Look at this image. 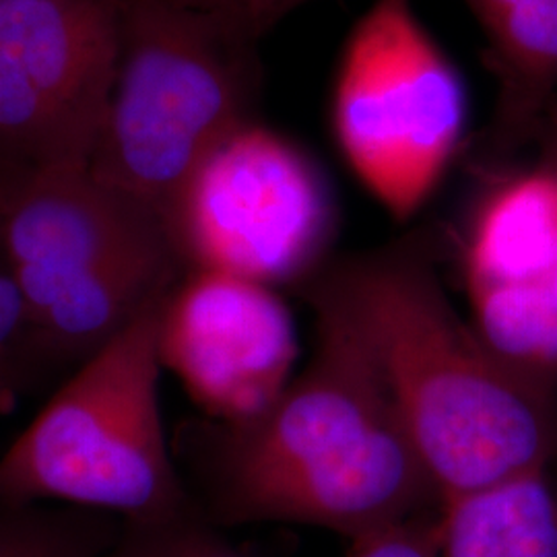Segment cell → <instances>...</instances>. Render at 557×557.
Returning <instances> with one entry per match:
<instances>
[{
    "instance_id": "obj_1",
    "label": "cell",
    "mask_w": 557,
    "mask_h": 557,
    "mask_svg": "<svg viewBox=\"0 0 557 557\" xmlns=\"http://www.w3.org/2000/svg\"><path fill=\"white\" fill-rule=\"evenodd\" d=\"M428 236L338 262L312 296L372 359L442 504L547 469L549 388L499 359L440 285Z\"/></svg>"
},
{
    "instance_id": "obj_2",
    "label": "cell",
    "mask_w": 557,
    "mask_h": 557,
    "mask_svg": "<svg viewBox=\"0 0 557 557\" xmlns=\"http://www.w3.org/2000/svg\"><path fill=\"white\" fill-rule=\"evenodd\" d=\"M319 308V347L277 403L200 432L209 522H298L363 537L442 506L372 359Z\"/></svg>"
},
{
    "instance_id": "obj_3",
    "label": "cell",
    "mask_w": 557,
    "mask_h": 557,
    "mask_svg": "<svg viewBox=\"0 0 557 557\" xmlns=\"http://www.w3.org/2000/svg\"><path fill=\"white\" fill-rule=\"evenodd\" d=\"M0 238L34 368H79L186 273L160 213L89 168L13 163Z\"/></svg>"
},
{
    "instance_id": "obj_4",
    "label": "cell",
    "mask_w": 557,
    "mask_h": 557,
    "mask_svg": "<svg viewBox=\"0 0 557 557\" xmlns=\"http://www.w3.org/2000/svg\"><path fill=\"white\" fill-rule=\"evenodd\" d=\"M257 48L193 0H122L116 85L89 170L168 223L202 160L252 122Z\"/></svg>"
},
{
    "instance_id": "obj_5",
    "label": "cell",
    "mask_w": 557,
    "mask_h": 557,
    "mask_svg": "<svg viewBox=\"0 0 557 557\" xmlns=\"http://www.w3.org/2000/svg\"><path fill=\"white\" fill-rule=\"evenodd\" d=\"M165 298L85 359L0 457V508L59 502L128 522L199 510L161 418Z\"/></svg>"
},
{
    "instance_id": "obj_6",
    "label": "cell",
    "mask_w": 557,
    "mask_h": 557,
    "mask_svg": "<svg viewBox=\"0 0 557 557\" xmlns=\"http://www.w3.org/2000/svg\"><path fill=\"white\" fill-rule=\"evenodd\" d=\"M467 116L462 79L411 0H374L341 59L333 128L356 176L393 218H411L432 195Z\"/></svg>"
},
{
    "instance_id": "obj_7",
    "label": "cell",
    "mask_w": 557,
    "mask_h": 557,
    "mask_svg": "<svg viewBox=\"0 0 557 557\" xmlns=\"http://www.w3.org/2000/svg\"><path fill=\"white\" fill-rule=\"evenodd\" d=\"M168 227L186 271L277 289L317 269L333 238L335 207L304 151L248 122L202 160Z\"/></svg>"
},
{
    "instance_id": "obj_8",
    "label": "cell",
    "mask_w": 557,
    "mask_h": 557,
    "mask_svg": "<svg viewBox=\"0 0 557 557\" xmlns=\"http://www.w3.org/2000/svg\"><path fill=\"white\" fill-rule=\"evenodd\" d=\"M122 0H0V160L89 168L116 85Z\"/></svg>"
},
{
    "instance_id": "obj_9",
    "label": "cell",
    "mask_w": 557,
    "mask_h": 557,
    "mask_svg": "<svg viewBox=\"0 0 557 557\" xmlns=\"http://www.w3.org/2000/svg\"><path fill=\"white\" fill-rule=\"evenodd\" d=\"M471 326L527 379H557V165L499 178L465 239Z\"/></svg>"
},
{
    "instance_id": "obj_10",
    "label": "cell",
    "mask_w": 557,
    "mask_h": 557,
    "mask_svg": "<svg viewBox=\"0 0 557 557\" xmlns=\"http://www.w3.org/2000/svg\"><path fill=\"white\" fill-rule=\"evenodd\" d=\"M298 333L277 289L218 271H186L163 301L161 366L220 423L269 411L294 380Z\"/></svg>"
},
{
    "instance_id": "obj_11",
    "label": "cell",
    "mask_w": 557,
    "mask_h": 557,
    "mask_svg": "<svg viewBox=\"0 0 557 557\" xmlns=\"http://www.w3.org/2000/svg\"><path fill=\"white\" fill-rule=\"evenodd\" d=\"M483 62L496 79V101L483 145L510 153L529 140L557 100V0H531L481 27Z\"/></svg>"
},
{
    "instance_id": "obj_12",
    "label": "cell",
    "mask_w": 557,
    "mask_h": 557,
    "mask_svg": "<svg viewBox=\"0 0 557 557\" xmlns=\"http://www.w3.org/2000/svg\"><path fill=\"white\" fill-rule=\"evenodd\" d=\"M440 557H557V496L547 469L444 502Z\"/></svg>"
},
{
    "instance_id": "obj_13",
    "label": "cell",
    "mask_w": 557,
    "mask_h": 557,
    "mask_svg": "<svg viewBox=\"0 0 557 557\" xmlns=\"http://www.w3.org/2000/svg\"><path fill=\"white\" fill-rule=\"evenodd\" d=\"M122 520L79 506L0 508V557H106Z\"/></svg>"
},
{
    "instance_id": "obj_14",
    "label": "cell",
    "mask_w": 557,
    "mask_h": 557,
    "mask_svg": "<svg viewBox=\"0 0 557 557\" xmlns=\"http://www.w3.org/2000/svg\"><path fill=\"white\" fill-rule=\"evenodd\" d=\"M106 557H246L199 510L180 517L128 522Z\"/></svg>"
},
{
    "instance_id": "obj_15",
    "label": "cell",
    "mask_w": 557,
    "mask_h": 557,
    "mask_svg": "<svg viewBox=\"0 0 557 557\" xmlns=\"http://www.w3.org/2000/svg\"><path fill=\"white\" fill-rule=\"evenodd\" d=\"M442 506L354 539L347 557H440Z\"/></svg>"
},
{
    "instance_id": "obj_16",
    "label": "cell",
    "mask_w": 557,
    "mask_h": 557,
    "mask_svg": "<svg viewBox=\"0 0 557 557\" xmlns=\"http://www.w3.org/2000/svg\"><path fill=\"white\" fill-rule=\"evenodd\" d=\"M11 170H13V163L0 160V230H2L4 190H7ZM23 347H25V306L21 298L20 285L2 255V238H0V366H9L17 370L25 380L27 368H25Z\"/></svg>"
},
{
    "instance_id": "obj_17",
    "label": "cell",
    "mask_w": 557,
    "mask_h": 557,
    "mask_svg": "<svg viewBox=\"0 0 557 557\" xmlns=\"http://www.w3.org/2000/svg\"><path fill=\"white\" fill-rule=\"evenodd\" d=\"M259 40L278 21L312 0H193Z\"/></svg>"
},
{
    "instance_id": "obj_18",
    "label": "cell",
    "mask_w": 557,
    "mask_h": 557,
    "mask_svg": "<svg viewBox=\"0 0 557 557\" xmlns=\"http://www.w3.org/2000/svg\"><path fill=\"white\" fill-rule=\"evenodd\" d=\"M524 2H531V0H465L469 11L478 20L479 27L498 20L499 15L508 13L510 9H517Z\"/></svg>"
},
{
    "instance_id": "obj_19",
    "label": "cell",
    "mask_w": 557,
    "mask_h": 557,
    "mask_svg": "<svg viewBox=\"0 0 557 557\" xmlns=\"http://www.w3.org/2000/svg\"><path fill=\"white\" fill-rule=\"evenodd\" d=\"M537 140L543 149V161L557 165V100L552 103L547 116L539 128Z\"/></svg>"
},
{
    "instance_id": "obj_20",
    "label": "cell",
    "mask_w": 557,
    "mask_h": 557,
    "mask_svg": "<svg viewBox=\"0 0 557 557\" xmlns=\"http://www.w3.org/2000/svg\"><path fill=\"white\" fill-rule=\"evenodd\" d=\"M21 382L23 379L17 370L9 366H0V411H4L9 403L15 398Z\"/></svg>"
}]
</instances>
